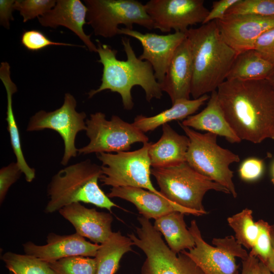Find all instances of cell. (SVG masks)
<instances>
[{"label":"cell","instance_id":"6da1fadb","mask_svg":"<svg viewBox=\"0 0 274 274\" xmlns=\"http://www.w3.org/2000/svg\"><path fill=\"white\" fill-rule=\"evenodd\" d=\"M224 114L241 140H274V89L267 80H225L217 89Z\"/></svg>","mask_w":274,"mask_h":274},{"label":"cell","instance_id":"7a4b0ae2","mask_svg":"<svg viewBox=\"0 0 274 274\" xmlns=\"http://www.w3.org/2000/svg\"><path fill=\"white\" fill-rule=\"evenodd\" d=\"M121 41L127 57L126 60L118 59L116 50L97 41V62L103 66L101 83L98 88L88 92L89 98L104 90H110L119 93L124 108L130 110L134 106L131 89L138 85L145 91L148 101L154 98L160 99L162 91L151 64L136 57L128 38L122 37Z\"/></svg>","mask_w":274,"mask_h":274},{"label":"cell","instance_id":"3957f363","mask_svg":"<svg viewBox=\"0 0 274 274\" xmlns=\"http://www.w3.org/2000/svg\"><path fill=\"white\" fill-rule=\"evenodd\" d=\"M191 48L193 99L217 90L226 80L237 56L222 38L216 21L189 28L186 32Z\"/></svg>","mask_w":274,"mask_h":274},{"label":"cell","instance_id":"277c9868","mask_svg":"<svg viewBox=\"0 0 274 274\" xmlns=\"http://www.w3.org/2000/svg\"><path fill=\"white\" fill-rule=\"evenodd\" d=\"M102 175L101 166L90 160L67 166L52 178L47 187L49 200L45 211L52 213L75 202L92 204L111 212L119 207L100 189L98 180Z\"/></svg>","mask_w":274,"mask_h":274},{"label":"cell","instance_id":"5b68a950","mask_svg":"<svg viewBox=\"0 0 274 274\" xmlns=\"http://www.w3.org/2000/svg\"><path fill=\"white\" fill-rule=\"evenodd\" d=\"M179 124L189 140L186 162L200 174L225 187L236 198L233 172L229 165L239 162V156L220 146L217 143V135L201 133Z\"/></svg>","mask_w":274,"mask_h":274},{"label":"cell","instance_id":"8992f818","mask_svg":"<svg viewBox=\"0 0 274 274\" xmlns=\"http://www.w3.org/2000/svg\"><path fill=\"white\" fill-rule=\"evenodd\" d=\"M159 192L167 199L184 208L207 214L202 204L206 193L211 190L230 194L223 186L200 174L186 162L166 168H153Z\"/></svg>","mask_w":274,"mask_h":274},{"label":"cell","instance_id":"52a82bcc","mask_svg":"<svg viewBox=\"0 0 274 274\" xmlns=\"http://www.w3.org/2000/svg\"><path fill=\"white\" fill-rule=\"evenodd\" d=\"M140 227H136L138 237L133 233L127 236L145 253L146 259L142 274H204L188 256L176 254L165 244L160 233L155 229L149 219L138 218Z\"/></svg>","mask_w":274,"mask_h":274},{"label":"cell","instance_id":"ba28073f","mask_svg":"<svg viewBox=\"0 0 274 274\" xmlns=\"http://www.w3.org/2000/svg\"><path fill=\"white\" fill-rule=\"evenodd\" d=\"M87 24L94 35L112 38L119 35L120 24L133 29V24L154 29L145 5L135 0H85Z\"/></svg>","mask_w":274,"mask_h":274},{"label":"cell","instance_id":"9c48e42d","mask_svg":"<svg viewBox=\"0 0 274 274\" xmlns=\"http://www.w3.org/2000/svg\"><path fill=\"white\" fill-rule=\"evenodd\" d=\"M151 143H145L133 151L97 154L102 163L100 180L102 185L140 188L163 195L154 188L150 179L151 164L148 151Z\"/></svg>","mask_w":274,"mask_h":274},{"label":"cell","instance_id":"30bf717a","mask_svg":"<svg viewBox=\"0 0 274 274\" xmlns=\"http://www.w3.org/2000/svg\"><path fill=\"white\" fill-rule=\"evenodd\" d=\"M86 124L89 142L78 149L79 154L127 151L135 143H148L149 138L144 133L117 115L108 120L104 113L96 112L86 120Z\"/></svg>","mask_w":274,"mask_h":274},{"label":"cell","instance_id":"8fae6325","mask_svg":"<svg viewBox=\"0 0 274 274\" xmlns=\"http://www.w3.org/2000/svg\"><path fill=\"white\" fill-rule=\"evenodd\" d=\"M189 230L195 246L183 253L191 258L204 274H236L238 272L235 257L246 260L249 254L236 241L234 236L214 238L212 246L202 237L195 220L191 222Z\"/></svg>","mask_w":274,"mask_h":274},{"label":"cell","instance_id":"7c38bea8","mask_svg":"<svg viewBox=\"0 0 274 274\" xmlns=\"http://www.w3.org/2000/svg\"><path fill=\"white\" fill-rule=\"evenodd\" d=\"M76 107L75 97L66 93L60 108L50 112L38 111L30 117L26 127L27 131L49 129L60 135L64 144V153L61 160L63 165H66L71 158L76 157L78 150L75 144L77 135L86 129V115L84 112H78Z\"/></svg>","mask_w":274,"mask_h":274},{"label":"cell","instance_id":"4fadbf2b","mask_svg":"<svg viewBox=\"0 0 274 274\" xmlns=\"http://www.w3.org/2000/svg\"><path fill=\"white\" fill-rule=\"evenodd\" d=\"M145 5L154 29L162 32L185 33L189 26L202 24L209 13L203 0H150Z\"/></svg>","mask_w":274,"mask_h":274},{"label":"cell","instance_id":"5bb4252c","mask_svg":"<svg viewBox=\"0 0 274 274\" xmlns=\"http://www.w3.org/2000/svg\"><path fill=\"white\" fill-rule=\"evenodd\" d=\"M215 21L223 40L237 54L253 49L258 38L274 28V17L229 15Z\"/></svg>","mask_w":274,"mask_h":274},{"label":"cell","instance_id":"9a60e30c","mask_svg":"<svg viewBox=\"0 0 274 274\" xmlns=\"http://www.w3.org/2000/svg\"><path fill=\"white\" fill-rule=\"evenodd\" d=\"M119 35H124L138 40L143 47L139 58L149 62L152 66L155 77L160 84L173 56L180 44L186 38L185 33L175 32L167 35L155 33H143L125 27L120 28Z\"/></svg>","mask_w":274,"mask_h":274},{"label":"cell","instance_id":"2e32d148","mask_svg":"<svg viewBox=\"0 0 274 274\" xmlns=\"http://www.w3.org/2000/svg\"><path fill=\"white\" fill-rule=\"evenodd\" d=\"M99 247L77 233L68 235L50 233L46 245H37L31 242L23 244L25 254L47 262L75 256L95 257Z\"/></svg>","mask_w":274,"mask_h":274},{"label":"cell","instance_id":"e0dca14e","mask_svg":"<svg viewBox=\"0 0 274 274\" xmlns=\"http://www.w3.org/2000/svg\"><path fill=\"white\" fill-rule=\"evenodd\" d=\"M58 212L73 225L76 233L95 244H101L113 232V218L110 213L86 208L81 202L67 205Z\"/></svg>","mask_w":274,"mask_h":274},{"label":"cell","instance_id":"ac0fdd59","mask_svg":"<svg viewBox=\"0 0 274 274\" xmlns=\"http://www.w3.org/2000/svg\"><path fill=\"white\" fill-rule=\"evenodd\" d=\"M109 198L118 197L132 203L139 212L146 219L158 218L173 212L196 216L201 213L174 203L163 195L149 190L132 187H112L107 194Z\"/></svg>","mask_w":274,"mask_h":274},{"label":"cell","instance_id":"d6986e66","mask_svg":"<svg viewBox=\"0 0 274 274\" xmlns=\"http://www.w3.org/2000/svg\"><path fill=\"white\" fill-rule=\"evenodd\" d=\"M87 12L86 5L80 0H57L50 11L38 19L44 27H66L78 37L89 51L97 52V46L91 41V35L84 30V26L87 24Z\"/></svg>","mask_w":274,"mask_h":274},{"label":"cell","instance_id":"ffe728a7","mask_svg":"<svg viewBox=\"0 0 274 274\" xmlns=\"http://www.w3.org/2000/svg\"><path fill=\"white\" fill-rule=\"evenodd\" d=\"M193 77L191 51L187 38L176 50L163 82L162 91L169 95L172 104L180 99H189Z\"/></svg>","mask_w":274,"mask_h":274},{"label":"cell","instance_id":"44dd1931","mask_svg":"<svg viewBox=\"0 0 274 274\" xmlns=\"http://www.w3.org/2000/svg\"><path fill=\"white\" fill-rule=\"evenodd\" d=\"M189 144L187 135H181L167 124L162 125V134L155 143H151L149 156L153 168H166L186 162Z\"/></svg>","mask_w":274,"mask_h":274},{"label":"cell","instance_id":"7402d4cb","mask_svg":"<svg viewBox=\"0 0 274 274\" xmlns=\"http://www.w3.org/2000/svg\"><path fill=\"white\" fill-rule=\"evenodd\" d=\"M181 124L196 130L206 131L223 136L231 143L242 141L228 122L219 104L217 90L211 93L206 108L200 112L191 115Z\"/></svg>","mask_w":274,"mask_h":274},{"label":"cell","instance_id":"603a6c76","mask_svg":"<svg viewBox=\"0 0 274 274\" xmlns=\"http://www.w3.org/2000/svg\"><path fill=\"white\" fill-rule=\"evenodd\" d=\"M0 79L7 93V111L6 120L9 133L11 145L16 158V162L20 167L27 182H31L36 177V171L27 164L22 151L19 129L13 109V95L17 91L16 84L11 77L10 66L7 62H2L0 66Z\"/></svg>","mask_w":274,"mask_h":274},{"label":"cell","instance_id":"cb8c5ba5","mask_svg":"<svg viewBox=\"0 0 274 274\" xmlns=\"http://www.w3.org/2000/svg\"><path fill=\"white\" fill-rule=\"evenodd\" d=\"M210 96L205 94L197 99L178 100L172 104V107L156 115L136 116L132 123L144 133L153 131L170 121L185 120L192 115L209 99Z\"/></svg>","mask_w":274,"mask_h":274},{"label":"cell","instance_id":"d4e9b609","mask_svg":"<svg viewBox=\"0 0 274 274\" xmlns=\"http://www.w3.org/2000/svg\"><path fill=\"white\" fill-rule=\"evenodd\" d=\"M184 214L175 211L156 219L154 227L163 235L169 249L179 254L195 246L194 239L184 220Z\"/></svg>","mask_w":274,"mask_h":274},{"label":"cell","instance_id":"484cf974","mask_svg":"<svg viewBox=\"0 0 274 274\" xmlns=\"http://www.w3.org/2000/svg\"><path fill=\"white\" fill-rule=\"evenodd\" d=\"M132 241L120 231L113 232L109 238L100 244L94 257L95 274H115L123 255L132 251Z\"/></svg>","mask_w":274,"mask_h":274},{"label":"cell","instance_id":"4316f807","mask_svg":"<svg viewBox=\"0 0 274 274\" xmlns=\"http://www.w3.org/2000/svg\"><path fill=\"white\" fill-rule=\"evenodd\" d=\"M273 73L274 66L252 49L237 55L226 80H267Z\"/></svg>","mask_w":274,"mask_h":274},{"label":"cell","instance_id":"83f0119b","mask_svg":"<svg viewBox=\"0 0 274 274\" xmlns=\"http://www.w3.org/2000/svg\"><path fill=\"white\" fill-rule=\"evenodd\" d=\"M1 259L11 274H55L48 262L33 256L7 252Z\"/></svg>","mask_w":274,"mask_h":274},{"label":"cell","instance_id":"f1b7e54d","mask_svg":"<svg viewBox=\"0 0 274 274\" xmlns=\"http://www.w3.org/2000/svg\"><path fill=\"white\" fill-rule=\"evenodd\" d=\"M253 212L245 209L227 218L229 225L235 233L237 243L247 249H251L258 236L259 228L253 221Z\"/></svg>","mask_w":274,"mask_h":274},{"label":"cell","instance_id":"f546056e","mask_svg":"<svg viewBox=\"0 0 274 274\" xmlns=\"http://www.w3.org/2000/svg\"><path fill=\"white\" fill-rule=\"evenodd\" d=\"M55 274H95L94 258L75 256L48 262Z\"/></svg>","mask_w":274,"mask_h":274},{"label":"cell","instance_id":"4dcf8cb0","mask_svg":"<svg viewBox=\"0 0 274 274\" xmlns=\"http://www.w3.org/2000/svg\"><path fill=\"white\" fill-rule=\"evenodd\" d=\"M238 15L274 17V0H238L225 16Z\"/></svg>","mask_w":274,"mask_h":274},{"label":"cell","instance_id":"1f68e13d","mask_svg":"<svg viewBox=\"0 0 274 274\" xmlns=\"http://www.w3.org/2000/svg\"><path fill=\"white\" fill-rule=\"evenodd\" d=\"M56 3L55 0H16L14 7L23 17V22H26L48 13Z\"/></svg>","mask_w":274,"mask_h":274},{"label":"cell","instance_id":"d6a6232c","mask_svg":"<svg viewBox=\"0 0 274 274\" xmlns=\"http://www.w3.org/2000/svg\"><path fill=\"white\" fill-rule=\"evenodd\" d=\"M257 223L259 228L258 236L249 255L257 257L264 263L272 251L270 225L263 220H259Z\"/></svg>","mask_w":274,"mask_h":274},{"label":"cell","instance_id":"836d02e7","mask_svg":"<svg viewBox=\"0 0 274 274\" xmlns=\"http://www.w3.org/2000/svg\"><path fill=\"white\" fill-rule=\"evenodd\" d=\"M21 43L27 50L30 51H38L50 46H76L52 41L43 32L37 29L24 31L21 37Z\"/></svg>","mask_w":274,"mask_h":274},{"label":"cell","instance_id":"e575fe53","mask_svg":"<svg viewBox=\"0 0 274 274\" xmlns=\"http://www.w3.org/2000/svg\"><path fill=\"white\" fill-rule=\"evenodd\" d=\"M23 174L16 162H11L0 169V202L3 203L10 187Z\"/></svg>","mask_w":274,"mask_h":274},{"label":"cell","instance_id":"d590c367","mask_svg":"<svg viewBox=\"0 0 274 274\" xmlns=\"http://www.w3.org/2000/svg\"><path fill=\"white\" fill-rule=\"evenodd\" d=\"M253 49L274 66V28L265 31L258 38Z\"/></svg>","mask_w":274,"mask_h":274},{"label":"cell","instance_id":"8d00e7d4","mask_svg":"<svg viewBox=\"0 0 274 274\" xmlns=\"http://www.w3.org/2000/svg\"><path fill=\"white\" fill-rule=\"evenodd\" d=\"M264 166L263 161L260 159L254 157L246 159L239 166V177L245 181H256L262 176Z\"/></svg>","mask_w":274,"mask_h":274},{"label":"cell","instance_id":"74e56055","mask_svg":"<svg viewBox=\"0 0 274 274\" xmlns=\"http://www.w3.org/2000/svg\"><path fill=\"white\" fill-rule=\"evenodd\" d=\"M238 0H220L213 3L212 8L202 24L222 19L227 11Z\"/></svg>","mask_w":274,"mask_h":274},{"label":"cell","instance_id":"f35d334b","mask_svg":"<svg viewBox=\"0 0 274 274\" xmlns=\"http://www.w3.org/2000/svg\"><path fill=\"white\" fill-rule=\"evenodd\" d=\"M15 0L0 1V23L6 29H9L10 21L14 20L12 12L14 10Z\"/></svg>","mask_w":274,"mask_h":274},{"label":"cell","instance_id":"ab89813d","mask_svg":"<svg viewBox=\"0 0 274 274\" xmlns=\"http://www.w3.org/2000/svg\"><path fill=\"white\" fill-rule=\"evenodd\" d=\"M259 260L256 257L249 255L248 257L242 261V269L241 273L236 274H256Z\"/></svg>","mask_w":274,"mask_h":274},{"label":"cell","instance_id":"60d3db41","mask_svg":"<svg viewBox=\"0 0 274 274\" xmlns=\"http://www.w3.org/2000/svg\"><path fill=\"white\" fill-rule=\"evenodd\" d=\"M270 236L272 244L271 254L264 264L270 271L274 274V224L270 225Z\"/></svg>","mask_w":274,"mask_h":274},{"label":"cell","instance_id":"b9f144b4","mask_svg":"<svg viewBox=\"0 0 274 274\" xmlns=\"http://www.w3.org/2000/svg\"><path fill=\"white\" fill-rule=\"evenodd\" d=\"M256 274H273L268 268L266 265L259 260Z\"/></svg>","mask_w":274,"mask_h":274},{"label":"cell","instance_id":"7bdbcfd3","mask_svg":"<svg viewBox=\"0 0 274 274\" xmlns=\"http://www.w3.org/2000/svg\"><path fill=\"white\" fill-rule=\"evenodd\" d=\"M267 80L274 89V73L268 77Z\"/></svg>","mask_w":274,"mask_h":274},{"label":"cell","instance_id":"ee69618b","mask_svg":"<svg viewBox=\"0 0 274 274\" xmlns=\"http://www.w3.org/2000/svg\"><path fill=\"white\" fill-rule=\"evenodd\" d=\"M271 182L274 184V162L271 167Z\"/></svg>","mask_w":274,"mask_h":274}]
</instances>
